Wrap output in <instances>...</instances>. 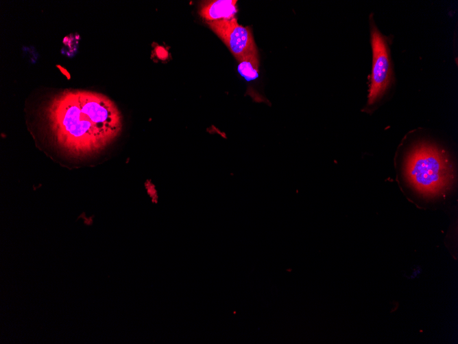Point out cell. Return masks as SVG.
I'll return each instance as SVG.
<instances>
[{
	"instance_id": "3",
	"label": "cell",
	"mask_w": 458,
	"mask_h": 344,
	"mask_svg": "<svg viewBox=\"0 0 458 344\" xmlns=\"http://www.w3.org/2000/svg\"><path fill=\"white\" fill-rule=\"evenodd\" d=\"M371 43L373 64L367 106H372L382 98L391 80L388 47L382 34L376 29L372 30Z\"/></svg>"
},
{
	"instance_id": "2",
	"label": "cell",
	"mask_w": 458,
	"mask_h": 344,
	"mask_svg": "<svg viewBox=\"0 0 458 344\" xmlns=\"http://www.w3.org/2000/svg\"><path fill=\"white\" fill-rule=\"evenodd\" d=\"M398 183L426 200L444 196L457 180V167L450 154L435 144L419 141L395 161Z\"/></svg>"
},
{
	"instance_id": "4",
	"label": "cell",
	"mask_w": 458,
	"mask_h": 344,
	"mask_svg": "<svg viewBox=\"0 0 458 344\" xmlns=\"http://www.w3.org/2000/svg\"><path fill=\"white\" fill-rule=\"evenodd\" d=\"M208 24L237 61L250 51L256 49L250 29L239 24L235 17L208 21Z\"/></svg>"
},
{
	"instance_id": "5",
	"label": "cell",
	"mask_w": 458,
	"mask_h": 344,
	"mask_svg": "<svg viewBox=\"0 0 458 344\" xmlns=\"http://www.w3.org/2000/svg\"><path fill=\"white\" fill-rule=\"evenodd\" d=\"M237 1L213 0L204 1L201 5L200 14L208 21L230 19L237 12Z\"/></svg>"
},
{
	"instance_id": "6",
	"label": "cell",
	"mask_w": 458,
	"mask_h": 344,
	"mask_svg": "<svg viewBox=\"0 0 458 344\" xmlns=\"http://www.w3.org/2000/svg\"><path fill=\"white\" fill-rule=\"evenodd\" d=\"M238 62V70L244 78L254 80L258 77L259 61L256 49L246 54Z\"/></svg>"
},
{
	"instance_id": "1",
	"label": "cell",
	"mask_w": 458,
	"mask_h": 344,
	"mask_svg": "<svg viewBox=\"0 0 458 344\" xmlns=\"http://www.w3.org/2000/svg\"><path fill=\"white\" fill-rule=\"evenodd\" d=\"M36 144L60 161L91 162L120 134L121 113L107 96L64 89L43 96L29 112Z\"/></svg>"
}]
</instances>
